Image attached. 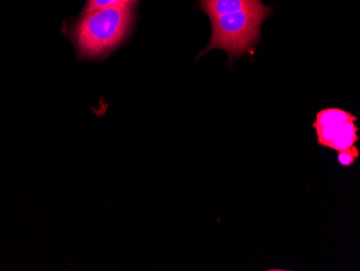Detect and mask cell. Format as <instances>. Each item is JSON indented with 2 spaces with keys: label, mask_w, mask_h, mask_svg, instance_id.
<instances>
[{
  "label": "cell",
  "mask_w": 360,
  "mask_h": 271,
  "mask_svg": "<svg viewBox=\"0 0 360 271\" xmlns=\"http://www.w3.org/2000/svg\"><path fill=\"white\" fill-rule=\"evenodd\" d=\"M137 0H123V3L127 4V5L134 6L136 4Z\"/></svg>",
  "instance_id": "cell-8"
},
{
  "label": "cell",
  "mask_w": 360,
  "mask_h": 271,
  "mask_svg": "<svg viewBox=\"0 0 360 271\" xmlns=\"http://www.w3.org/2000/svg\"><path fill=\"white\" fill-rule=\"evenodd\" d=\"M357 120L349 111L340 108H326L319 111L316 115V120L313 123V127H323V125H341V123L349 122Z\"/></svg>",
  "instance_id": "cell-5"
},
{
  "label": "cell",
  "mask_w": 360,
  "mask_h": 271,
  "mask_svg": "<svg viewBox=\"0 0 360 271\" xmlns=\"http://www.w3.org/2000/svg\"><path fill=\"white\" fill-rule=\"evenodd\" d=\"M358 130L359 129L354 121L343 123L340 127L339 132L335 135V139L329 144L328 149L335 151H342L355 146L359 139L357 134Z\"/></svg>",
  "instance_id": "cell-4"
},
{
  "label": "cell",
  "mask_w": 360,
  "mask_h": 271,
  "mask_svg": "<svg viewBox=\"0 0 360 271\" xmlns=\"http://www.w3.org/2000/svg\"><path fill=\"white\" fill-rule=\"evenodd\" d=\"M273 8L260 4L240 11L212 18V37L200 56L214 49L228 53L229 61L252 53L260 42L261 25L272 14Z\"/></svg>",
  "instance_id": "cell-2"
},
{
  "label": "cell",
  "mask_w": 360,
  "mask_h": 271,
  "mask_svg": "<svg viewBox=\"0 0 360 271\" xmlns=\"http://www.w3.org/2000/svg\"><path fill=\"white\" fill-rule=\"evenodd\" d=\"M358 157H359V151L357 147L353 146L347 151H338L337 159L342 167L349 168L356 163Z\"/></svg>",
  "instance_id": "cell-6"
},
{
  "label": "cell",
  "mask_w": 360,
  "mask_h": 271,
  "mask_svg": "<svg viewBox=\"0 0 360 271\" xmlns=\"http://www.w3.org/2000/svg\"><path fill=\"white\" fill-rule=\"evenodd\" d=\"M134 19V8L127 4L84 12L68 33L79 61L105 60L129 37Z\"/></svg>",
  "instance_id": "cell-1"
},
{
  "label": "cell",
  "mask_w": 360,
  "mask_h": 271,
  "mask_svg": "<svg viewBox=\"0 0 360 271\" xmlns=\"http://www.w3.org/2000/svg\"><path fill=\"white\" fill-rule=\"evenodd\" d=\"M260 4H262L261 0H199L200 8L210 19L255 7Z\"/></svg>",
  "instance_id": "cell-3"
},
{
  "label": "cell",
  "mask_w": 360,
  "mask_h": 271,
  "mask_svg": "<svg viewBox=\"0 0 360 271\" xmlns=\"http://www.w3.org/2000/svg\"><path fill=\"white\" fill-rule=\"evenodd\" d=\"M123 0H86L84 12L96 11L106 8L123 5Z\"/></svg>",
  "instance_id": "cell-7"
}]
</instances>
